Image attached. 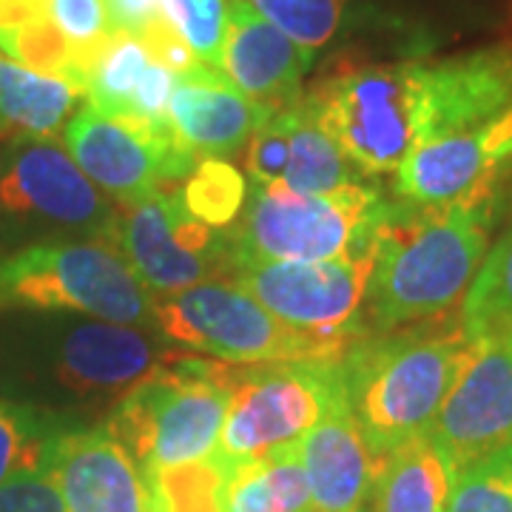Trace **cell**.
<instances>
[{
    "label": "cell",
    "mask_w": 512,
    "mask_h": 512,
    "mask_svg": "<svg viewBox=\"0 0 512 512\" xmlns=\"http://www.w3.org/2000/svg\"><path fill=\"white\" fill-rule=\"evenodd\" d=\"M222 512H282L265 461H245L225 467Z\"/></svg>",
    "instance_id": "cell-34"
},
{
    "label": "cell",
    "mask_w": 512,
    "mask_h": 512,
    "mask_svg": "<svg viewBox=\"0 0 512 512\" xmlns=\"http://www.w3.org/2000/svg\"><path fill=\"white\" fill-rule=\"evenodd\" d=\"M72 311L143 328L154 299L109 242H37L0 259V311Z\"/></svg>",
    "instance_id": "cell-5"
},
{
    "label": "cell",
    "mask_w": 512,
    "mask_h": 512,
    "mask_svg": "<svg viewBox=\"0 0 512 512\" xmlns=\"http://www.w3.org/2000/svg\"><path fill=\"white\" fill-rule=\"evenodd\" d=\"M63 146L80 171L111 200L128 205L188 180L197 160L174 140L146 137L83 106L63 126Z\"/></svg>",
    "instance_id": "cell-11"
},
{
    "label": "cell",
    "mask_w": 512,
    "mask_h": 512,
    "mask_svg": "<svg viewBox=\"0 0 512 512\" xmlns=\"http://www.w3.org/2000/svg\"><path fill=\"white\" fill-rule=\"evenodd\" d=\"M49 18L60 29V35L72 43L77 55V69L83 77V94L92 74L100 49L111 35L106 0H52Z\"/></svg>",
    "instance_id": "cell-31"
},
{
    "label": "cell",
    "mask_w": 512,
    "mask_h": 512,
    "mask_svg": "<svg viewBox=\"0 0 512 512\" xmlns=\"http://www.w3.org/2000/svg\"><path fill=\"white\" fill-rule=\"evenodd\" d=\"M185 208L208 228L228 231L245 211L248 180L237 165L228 160H200L180 188Z\"/></svg>",
    "instance_id": "cell-26"
},
{
    "label": "cell",
    "mask_w": 512,
    "mask_h": 512,
    "mask_svg": "<svg viewBox=\"0 0 512 512\" xmlns=\"http://www.w3.org/2000/svg\"><path fill=\"white\" fill-rule=\"evenodd\" d=\"M490 251V200L447 208L384 202L367 285L373 333L413 328L461 308Z\"/></svg>",
    "instance_id": "cell-1"
},
{
    "label": "cell",
    "mask_w": 512,
    "mask_h": 512,
    "mask_svg": "<svg viewBox=\"0 0 512 512\" xmlns=\"http://www.w3.org/2000/svg\"><path fill=\"white\" fill-rule=\"evenodd\" d=\"M231 0H165V15L177 26L202 66L220 72Z\"/></svg>",
    "instance_id": "cell-30"
},
{
    "label": "cell",
    "mask_w": 512,
    "mask_h": 512,
    "mask_svg": "<svg viewBox=\"0 0 512 512\" xmlns=\"http://www.w3.org/2000/svg\"><path fill=\"white\" fill-rule=\"evenodd\" d=\"M52 0H0V37L49 18Z\"/></svg>",
    "instance_id": "cell-38"
},
{
    "label": "cell",
    "mask_w": 512,
    "mask_h": 512,
    "mask_svg": "<svg viewBox=\"0 0 512 512\" xmlns=\"http://www.w3.org/2000/svg\"><path fill=\"white\" fill-rule=\"evenodd\" d=\"M456 467L427 433L404 441L384 458L373 493L376 512H444Z\"/></svg>",
    "instance_id": "cell-21"
},
{
    "label": "cell",
    "mask_w": 512,
    "mask_h": 512,
    "mask_svg": "<svg viewBox=\"0 0 512 512\" xmlns=\"http://www.w3.org/2000/svg\"><path fill=\"white\" fill-rule=\"evenodd\" d=\"M43 458L69 512H154L143 470L109 427L52 433Z\"/></svg>",
    "instance_id": "cell-15"
},
{
    "label": "cell",
    "mask_w": 512,
    "mask_h": 512,
    "mask_svg": "<svg viewBox=\"0 0 512 512\" xmlns=\"http://www.w3.org/2000/svg\"><path fill=\"white\" fill-rule=\"evenodd\" d=\"M49 436L52 433L43 430L32 410L0 399V484L23 467L37 464Z\"/></svg>",
    "instance_id": "cell-32"
},
{
    "label": "cell",
    "mask_w": 512,
    "mask_h": 512,
    "mask_svg": "<svg viewBox=\"0 0 512 512\" xmlns=\"http://www.w3.org/2000/svg\"><path fill=\"white\" fill-rule=\"evenodd\" d=\"M111 32L140 35L148 23L165 15V0H106Z\"/></svg>",
    "instance_id": "cell-37"
},
{
    "label": "cell",
    "mask_w": 512,
    "mask_h": 512,
    "mask_svg": "<svg viewBox=\"0 0 512 512\" xmlns=\"http://www.w3.org/2000/svg\"><path fill=\"white\" fill-rule=\"evenodd\" d=\"M140 40L148 46L151 57L157 63H163L168 72L185 74L191 69L202 66L200 60L194 57V52L188 49V43L183 40V35L177 32V26L168 20V15H160L154 23H148L146 29L140 32Z\"/></svg>",
    "instance_id": "cell-36"
},
{
    "label": "cell",
    "mask_w": 512,
    "mask_h": 512,
    "mask_svg": "<svg viewBox=\"0 0 512 512\" xmlns=\"http://www.w3.org/2000/svg\"><path fill=\"white\" fill-rule=\"evenodd\" d=\"M285 117L291 131V154L285 177L279 183L282 191L302 197H325L356 183V165L325 131L311 94H299L293 103H288Z\"/></svg>",
    "instance_id": "cell-23"
},
{
    "label": "cell",
    "mask_w": 512,
    "mask_h": 512,
    "mask_svg": "<svg viewBox=\"0 0 512 512\" xmlns=\"http://www.w3.org/2000/svg\"><path fill=\"white\" fill-rule=\"evenodd\" d=\"M0 205L109 242L117 211L52 137H26L0 174Z\"/></svg>",
    "instance_id": "cell-14"
},
{
    "label": "cell",
    "mask_w": 512,
    "mask_h": 512,
    "mask_svg": "<svg viewBox=\"0 0 512 512\" xmlns=\"http://www.w3.org/2000/svg\"><path fill=\"white\" fill-rule=\"evenodd\" d=\"M80 97L72 83L32 72L0 52V134L52 137L69 123Z\"/></svg>",
    "instance_id": "cell-22"
},
{
    "label": "cell",
    "mask_w": 512,
    "mask_h": 512,
    "mask_svg": "<svg viewBox=\"0 0 512 512\" xmlns=\"http://www.w3.org/2000/svg\"><path fill=\"white\" fill-rule=\"evenodd\" d=\"M160 365L146 333L131 325L86 322L66 333L57 356V376L80 393L128 390Z\"/></svg>",
    "instance_id": "cell-20"
},
{
    "label": "cell",
    "mask_w": 512,
    "mask_h": 512,
    "mask_svg": "<svg viewBox=\"0 0 512 512\" xmlns=\"http://www.w3.org/2000/svg\"><path fill=\"white\" fill-rule=\"evenodd\" d=\"M154 57L148 46L131 32H111L100 49L89 83H86V106L100 111L114 123L131 126L134 117V97L146 77Z\"/></svg>",
    "instance_id": "cell-24"
},
{
    "label": "cell",
    "mask_w": 512,
    "mask_h": 512,
    "mask_svg": "<svg viewBox=\"0 0 512 512\" xmlns=\"http://www.w3.org/2000/svg\"><path fill=\"white\" fill-rule=\"evenodd\" d=\"M111 245L140 285L160 299L231 274L228 239L185 208L180 188H160L123 205Z\"/></svg>",
    "instance_id": "cell-9"
},
{
    "label": "cell",
    "mask_w": 512,
    "mask_h": 512,
    "mask_svg": "<svg viewBox=\"0 0 512 512\" xmlns=\"http://www.w3.org/2000/svg\"><path fill=\"white\" fill-rule=\"evenodd\" d=\"M254 9L256 15L274 23L285 35L305 46L308 52H316L336 35L345 0H242Z\"/></svg>",
    "instance_id": "cell-29"
},
{
    "label": "cell",
    "mask_w": 512,
    "mask_h": 512,
    "mask_svg": "<svg viewBox=\"0 0 512 512\" xmlns=\"http://www.w3.org/2000/svg\"><path fill=\"white\" fill-rule=\"evenodd\" d=\"M265 470L274 484L282 512H313L311 487H308V476L299 458V444L265 458Z\"/></svg>",
    "instance_id": "cell-35"
},
{
    "label": "cell",
    "mask_w": 512,
    "mask_h": 512,
    "mask_svg": "<svg viewBox=\"0 0 512 512\" xmlns=\"http://www.w3.org/2000/svg\"><path fill=\"white\" fill-rule=\"evenodd\" d=\"M458 319L470 339L512 333V228L484 256Z\"/></svg>",
    "instance_id": "cell-25"
},
{
    "label": "cell",
    "mask_w": 512,
    "mask_h": 512,
    "mask_svg": "<svg viewBox=\"0 0 512 512\" xmlns=\"http://www.w3.org/2000/svg\"><path fill=\"white\" fill-rule=\"evenodd\" d=\"M154 512H222L225 467L217 458L148 473Z\"/></svg>",
    "instance_id": "cell-27"
},
{
    "label": "cell",
    "mask_w": 512,
    "mask_h": 512,
    "mask_svg": "<svg viewBox=\"0 0 512 512\" xmlns=\"http://www.w3.org/2000/svg\"><path fill=\"white\" fill-rule=\"evenodd\" d=\"M373 265L376 248H367L322 262L242 265L228 279L291 328L316 336H365L362 305Z\"/></svg>",
    "instance_id": "cell-10"
},
{
    "label": "cell",
    "mask_w": 512,
    "mask_h": 512,
    "mask_svg": "<svg viewBox=\"0 0 512 512\" xmlns=\"http://www.w3.org/2000/svg\"><path fill=\"white\" fill-rule=\"evenodd\" d=\"M427 436L456 473L512 444V333L473 339L467 365Z\"/></svg>",
    "instance_id": "cell-12"
},
{
    "label": "cell",
    "mask_w": 512,
    "mask_h": 512,
    "mask_svg": "<svg viewBox=\"0 0 512 512\" xmlns=\"http://www.w3.org/2000/svg\"><path fill=\"white\" fill-rule=\"evenodd\" d=\"M384 200L362 183L325 197L251 188L242 220L228 237L231 271L259 262H322L376 248Z\"/></svg>",
    "instance_id": "cell-6"
},
{
    "label": "cell",
    "mask_w": 512,
    "mask_h": 512,
    "mask_svg": "<svg viewBox=\"0 0 512 512\" xmlns=\"http://www.w3.org/2000/svg\"><path fill=\"white\" fill-rule=\"evenodd\" d=\"M333 143L362 174H390L424 143V60L350 66L313 86Z\"/></svg>",
    "instance_id": "cell-7"
},
{
    "label": "cell",
    "mask_w": 512,
    "mask_h": 512,
    "mask_svg": "<svg viewBox=\"0 0 512 512\" xmlns=\"http://www.w3.org/2000/svg\"><path fill=\"white\" fill-rule=\"evenodd\" d=\"M0 512H69L46 458L0 484Z\"/></svg>",
    "instance_id": "cell-33"
},
{
    "label": "cell",
    "mask_w": 512,
    "mask_h": 512,
    "mask_svg": "<svg viewBox=\"0 0 512 512\" xmlns=\"http://www.w3.org/2000/svg\"><path fill=\"white\" fill-rule=\"evenodd\" d=\"M473 339L456 322H424L393 333H365L339 362L350 413L376 456L430 433Z\"/></svg>",
    "instance_id": "cell-2"
},
{
    "label": "cell",
    "mask_w": 512,
    "mask_h": 512,
    "mask_svg": "<svg viewBox=\"0 0 512 512\" xmlns=\"http://www.w3.org/2000/svg\"><path fill=\"white\" fill-rule=\"evenodd\" d=\"M313 52L256 15L242 0L228 3L220 72L254 103L282 109L299 97Z\"/></svg>",
    "instance_id": "cell-19"
},
{
    "label": "cell",
    "mask_w": 512,
    "mask_h": 512,
    "mask_svg": "<svg viewBox=\"0 0 512 512\" xmlns=\"http://www.w3.org/2000/svg\"><path fill=\"white\" fill-rule=\"evenodd\" d=\"M512 160V106L476 128L427 140L396 171L404 205L447 208L458 202L493 200V183Z\"/></svg>",
    "instance_id": "cell-13"
},
{
    "label": "cell",
    "mask_w": 512,
    "mask_h": 512,
    "mask_svg": "<svg viewBox=\"0 0 512 512\" xmlns=\"http://www.w3.org/2000/svg\"><path fill=\"white\" fill-rule=\"evenodd\" d=\"M274 111L239 92L222 72L197 66L177 74L171 94V137L177 148L200 160H225L248 146Z\"/></svg>",
    "instance_id": "cell-17"
},
{
    "label": "cell",
    "mask_w": 512,
    "mask_h": 512,
    "mask_svg": "<svg viewBox=\"0 0 512 512\" xmlns=\"http://www.w3.org/2000/svg\"><path fill=\"white\" fill-rule=\"evenodd\" d=\"M154 322L174 345L234 365H336L362 339L291 328L231 279L202 282L154 302Z\"/></svg>",
    "instance_id": "cell-4"
},
{
    "label": "cell",
    "mask_w": 512,
    "mask_h": 512,
    "mask_svg": "<svg viewBox=\"0 0 512 512\" xmlns=\"http://www.w3.org/2000/svg\"><path fill=\"white\" fill-rule=\"evenodd\" d=\"M228 373L231 362L174 356L128 387L106 427L143 476L217 453L231 402Z\"/></svg>",
    "instance_id": "cell-3"
},
{
    "label": "cell",
    "mask_w": 512,
    "mask_h": 512,
    "mask_svg": "<svg viewBox=\"0 0 512 512\" xmlns=\"http://www.w3.org/2000/svg\"><path fill=\"white\" fill-rule=\"evenodd\" d=\"M313 512H356L373 504L384 458L373 453L339 384L325 413L299 441Z\"/></svg>",
    "instance_id": "cell-16"
},
{
    "label": "cell",
    "mask_w": 512,
    "mask_h": 512,
    "mask_svg": "<svg viewBox=\"0 0 512 512\" xmlns=\"http://www.w3.org/2000/svg\"><path fill=\"white\" fill-rule=\"evenodd\" d=\"M512 106V46L424 60V143L476 128Z\"/></svg>",
    "instance_id": "cell-18"
},
{
    "label": "cell",
    "mask_w": 512,
    "mask_h": 512,
    "mask_svg": "<svg viewBox=\"0 0 512 512\" xmlns=\"http://www.w3.org/2000/svg\"><path fill=\"white\" fill-rule=\"evenodd\" d=\"M356 512H376V510H373V504H367V507H362V510H356Z\"/></svg>",
    "instance_id": "cell-39"
},
{
    "label": "cell",
    "mask_w": 512,
    "mask_h": 512,
    "mask_svg": "<svg viewBox=\"0 0 512 512\" xmlns=\"http://www.w3.org/2000/svg\"><path fill=\"white\" fill-rule=\"evenodd\" d=\"M342 384L336 365H234L228 416L214 458L222 467L265 461L308 436Z\"/></svg>",
    "instance_id": "cell-8"
},
{
    "label": "cell",
    "mask_w": 512,
    "mask_h": 512,
    "mask_svg": "<svg viewBox=\"0 0 512 512\" xmlns=\"http://www.w3.org/2000/svg\"><path fill=\"white\" fill-rule=\"evenodd\" d=\"M444 512H512V444L461 467Z\"/></svg>",
    "instance_id": "cell-28"
}]
</instances>
